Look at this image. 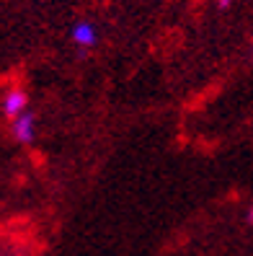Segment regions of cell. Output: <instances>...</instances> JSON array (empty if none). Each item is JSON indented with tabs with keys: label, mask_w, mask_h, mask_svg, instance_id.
I'll return each mask as SVG.
<instances>
[{
	"label": "cell",
	"mask_w": 253,
	"mask_h": 256,
	"mask_svg": "<svg viewBox=\"0 0 253 256\" xmlns=\"http://www.w3.org/2000/svg\"><path fill=\"white\" fill-rule=\"evenodd\" d=\"M230 3H233V0H220V6H222V8H228Z\"/></svg>",
	"instance_id": "obj_4"
},
{
	"label": "cell",
	"mask_w": 253,
	"mask_h": 256,
	"mask_svg": "<svg viewBox=\"0 0 253 256\" xmlns=\"http://www.w3.org/2000/svg\"><path fill=\"white\" fill-rule=\"evenodd\" d=\"M248 222H253V207L248 210Z\"/></svg>",
	"instance_id": "obj_5"
},
{
	"label": "cell",
	"mask_w": 253,
	"mask_h": 256,
	"mask_svg": "<svg viewBox=\"0 0 253 256\" xmlns=\"http://www.w3.org/2000/svg\"><path fill=\"white\" fill-rule=\"evenodd\" d=\"M26 106H28V98H26V94L21 91V88H13V91H8V94L3 96V114H5V116L16 119L18 114L26 112Z\"/></svg>",
	"instance_id": "obj_2"
},
{
	"label": "cell",
	"mask_w": 253,
	"mask_h": 256,
	"mask_svg": "<svg viewBox=\"0 0 253 256\" xmlns=\"http://www.w3.org/2000/svg\"><path fill=\"white\" fill-rule=\"evenodd\" d=\"M34 132H36V119L31 112H23L13 119V127H10V134L13 140L21 142V145H31L34 142Z\"/></svg>",
	"instance_id": "obj_1"
},
{
	"label": "cell",
	"mask_w": 253,
	"mask_h": 256,
	"mask_svg": "<svg viewBox=\"0 0 253 256\" xmlns=\"http://www.w3.org/2000/svg\"><path fill=\"white\" fill-rule=\"evenodd\" d=\"M70 36H72V42H75L78 47H83V50H85V47H93V44H96L98 32H96V26H93L91 21H80V24L72 26Z\"/></svg>",
	"instance_id": "obj_3"
}]
</instances>
